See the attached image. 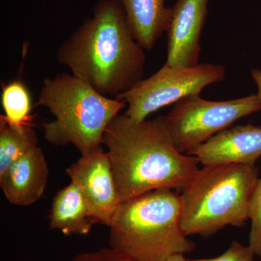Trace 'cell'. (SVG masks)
Instances as JSON below:
<instances>
[{
	"label": "cell",
	"instance_id": "obj_1",
	"mask_svg": "<svg viewBox=\"0 0 261 261\" xmlns=\"http://www.w3.org/2000/svg\"><path fill=\"white\" fill-rule=\"evenodd\" d=\"M144 49L132 35L120 2L100 0L92 18L62 43L56 57L72 74L115 98L144 80Z\"/></svg>",
	"mask_w": 261,
	"mask_h": 261
},
{
	"label": "cell",
	"instance_id": "obj_2",
	"mask_svg": "<svg viewBox=\"0 0 261 261\" xmlns=\"http://www.w3.org/2000/svg\"><path fill=\"white\" fill-rule=\"evenodd\" d=\"M121 202L160 189L181 190L199 171L198 160L173 145L163 116L136 121L118 115L102 138Z\"/></svg>",
	"mask_w": 261,
	"mask_h": 261
},
{
	"label": "cell",
	"instance_id": "obj_3",
	"mask_svg": "<svg viewBox=\"0 0 261 261\" xmlns=\"http://www.w3.org/2000/svg\"><path fill=\"white\" fill-rule=\"evenodd\" d=\"M181 196L160 189L122 202L110 228L111 248L135 261H166L195 245L181 227Z\"/></svg>",
	"mask_w": 261,
	"mask_h": 261
},
{
	"label": "cell",
	"instance_id": "obj_4",
	"mask_svg": "<svg viewBox=\"0 0 261 261\" xmlns=\"http://www.w3.org/2000/svg\"><path fill=\"white\" fill-rule=\"evenodd\" d=\"M255 165L203 166L181 190V227L208 238L226 226L243 227L258 178Z\"/></svg>",
	"mask_w": 261,
	"mask_h": 261
},
{
	"label": "cell",
	"instance_id": "obj_5",
	"mask_svg": "<svg viewBox=\"0 0 261 261\" xmlns=\"http://www.w3.org/2000/svg\"><path fill=\"white\" fill-rule=\"evenodd\" d=\"M37 106L48 108L56 118L43 123L45 140L56 147L72 144L82 155L102 145L108 125L126 103L102 95L73 74L62 73L44 79Z\"/></svg>",
	"mask_w": 261,
	"mask_h": 261
},
{
	"label": "cell",
	"instance_id": "obj_6",
	"mask_svg": "<svg viewBox=\"0 0 261 261\" xmlns=\"http://www.w3.org/2000/svg\"><path fill=\"white\" fill-rule=\"evenodd\" d=\"M259 111L261 100L257 94L227 101H209L192 95L175 103L163 119L173 145L187 154L237 120Z\"/></svg>",
	"mask_w": 261,
	"mask_h": 261
},
{
	"label": "cell",
	"instance_id": "obj_7",
	"mask_svg": "<svg viewBox=\"0 0 261 261\" xmlns=\"http://www.w3.org/2000/svg\"><path fill=\"white\" fill-rule=\"evenodd\" d=\"M225 76L226 69L222 65L202 63L181 68L165 64L153 75L115 98L128 105L126 116L142 121L165 106L188 96L200 95L205 87L221 82Z\"/></svg>",
	"mask_w": 261,
	"mask_h": 261
},
{
	"label": "cell",
	"instance_id": "obj_8",
	"mask_svg": "<svg viewBox=\"0 0 261 261\" xmlns=\"http://www.w3.org/2000/svg\"><path fill=\"white\" fill-rule=\"evenodd\" d=\"M66 173L80 189L97 224L109 226L121 201L107 152L100 146L82 154Z\"/></svg>",
	"mask_w": 261,
	"mask_h": 261
},
{
	"label": "cell",
	"instance_id": "obj_9",
	"mask_svg": "<svg viewBox=\"0 0 261 261\" xmlns=\"http://www.w3.org/2000/svg\"><path fill=\"white\" fill-rule=\"evenodd\" d=\"M209 0H177L171 7L167 33V59L171 67L199 64L200 37L207 16Z\"/></svg>",
	"mask_w": 261,
	"mask_h": 261
},
{
	"label": "cell",
	"instance_id": "obj_10",
	"mask_svg": "<svg viewBox=\"0 0 261 261\" xmlns=\"http://www.w3.org/2000/svg\"><path fill=\"white\" fill-rule=\"evenodd\" d=\"M203 166L240 163L255 165L261 157V126L226 128L188 152Z\"/></svg>",
	"mask_w": 261,
	"mask_h": 261
},
{
	"label": "cell",
	"instance_id": "obj_11",
	"mask_svg": "<svg viewBox=\"0 0 261 261\" xmlns=\"http://www.w3.org/2000/svg\"><path fill=\"white\" fill-rule=\"evenodd\" d=\"M48 177L49 168L45 155L37 147L13 163L0 176V187L10 203L27 206L42 197Z\"/></svg>",
	"mask_w": 261,
	"mask_h": 261
},
{
	"label": "cell",
	"instance_id": "obj_12",
	"mask_svg": "<svg viewBox=\"0 0 261 261\" xmlns=\"http://www.w3.org/2000/svg\"><path fill=\"white\" fill-rule=\"evenodd\" d=\"M126 13L130 32L142 47L152 50L168 28L171 8L165 0H118Z\"/></svg>",
	"mask_w": 261,
	"mask_h": 261
},
{
	"label": "cell",
	"instance_id": "obj_13",
	"mask_svg": "<svg viewBox=\"0 0 261 261\" xmlns=\"http://www.w3.org/2000/svg\"><path fill=\"white\" fill-rule=\"evenodd\" d=\"M49 227L65 235H86L97 224L80 189L73 182L53 198L49 216Z\"/></svg>",
	"mask_w": 261,
	"mask_h": 261
},
{
	"label": "cell",
	"instance_id": "obj_14",
	"mask_svg": "<svg viewBox=\"0 0 261 261\" xmlns=\"http://www.w3.org/2000/svg\"><path fill=\"white\" fill-rule=\"evenodd\" d=\"M1 102L5 113L0 119L8 126L19 130L32 126V97L21 80L2 84Z\"/></svg>",
	"mask_w": 261,
	"mask_h": 261
},
{
	"label": "cell",
	"instance_id": "obj_15",
	"mask_svg": "<svg viewBox=\"0 0 261 261\" xmlns=\"http://www.w3.org/2000/svg\"><path fill=\"white\" fill-rule=\"evenodd\" d=\"M37 147L39 140L32 126L16 130L0 119V176L13 163Z\"/></svg>",
	"mask_w": 261,
	"mask_h": 261
},
{
	"label": "cell",
	"instance_id": "obj_16",
	"mask_svg": "<svg viewBox=\"0 0 261 261\" xmlns=\"http://www.w3.org/2000/svg\"><path fill=\"white\" fill-rule=\"evenodd\" d=\"M248 219L251 220L248 246L261 258V178L257 180L252 192L249 204Z\"/></svg>",
	"mask_w": 261,
	"mask_h": 261
},
{
	"label": "cell",
	"instance_id": "obj_17",
	"mask_svg": "<svg viewBox=\"0 0 261 261\" xmlns=\"http://www.w3.org/2000/svg\"><path fill=\"white\" fill-rule=\"evenodd\" d=\"M255 253L249 246H244L239 242L231 243L222 255L211 259H194L188 261H254Z\"/></svg>",
	"mask_w": 261,
	"mask_h": 261
},
{
	"label": "cell",
	"instance_id": "obj_18",
	"mask_svg": "<svg viewBox=\"0 0 261 261\" xmlns=\"http://www.w3.org/2000/svg\"><path fill=\"white\" fill-rule=\"evenodd\" d=\"M72 261H135L113 248H102L97 251L82 252Z\"/></svg>",
	"mask_w": 261,
	"mask_h": 261
},
{
	"label": "cell",
	"instance_id": "obj_19",
	"mask_svg": "<svg viewBox=\"0 0 261 261\" xmlns=\"http://www.w3.org/2000/svg\"><path fill=\"white\" fill-rule=\"evenodd\" d=\"M252 79L255 81L257 86V97L261 100V70L257 68H253L251 70Z\"/></svg>",
	"mask_w": 261,
	"mask_h": 261
},
{
	"label": "cell",
	"instance_id": "obj_20",
	"mask_svg": "<svg viewBox=\"0 0 261 261\" xmlns=\"http://www.w3.org/2000/svg\"><path fill=\"white\" fill-rule=\"evenodd\" d=\"M185 254L182 253H176L174 254V255H171L167 260L166 261H188L185 258V256H184Z\"/></svg>",
	"mask_w": 261,
	"mask_h": 261
}]
</instances>
